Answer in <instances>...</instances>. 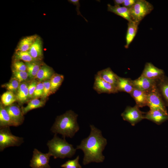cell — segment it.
<instances>
[{"mask_svg":"<svg viewBox=\"0 0 168 168\" xmlns=\"http://www.w3.org/2000/svg\"><path fill=\"white\" fill-rule=\"evenodd\" d=\"M90 126L91 131L89 135L82 140L76 148L81 149L84 152V165L91 162H103L105 156L102 152L107 143V140L103 137L101 131L93 125H90Z\"/></svg>","mask_w":168,"mask_h":168,"instance_id":"6da1fadb","label":"cell"},{"mask_svg":"<svg viewBox=\"0 0 168 168\" xmlns=\"http://www.w3.org/2000/svg\"><path fill=\"white\" fill-rule=\"evenodd\" d=\"M78 115L70 110L58 116L51 130L55 134H60L65 137H73L79 129L77 122Z\"/></svg>","mask_w":168,"mask_h":168,"instance_id":"7a4b0ae2","label":"cell"},{"mask_svg":"<svg viewBox=\"0 0 168 168\" xmlns=\"http://www.w3.org/2000/svg\"><path fill=\"white\" fill-rule=\"evenodd\" d=\"M48 152L54 159L71 158L75 153L76 149L67 142L65 139H62L55 134L53 138L47 143Z\"/></svg>","mask_w":168,"mask_h":168,"instance_id":"3957f363","label":"cell"},{"mask_svg":"<svg viewBox=\"0 0 168 168\" xmlns=\"http://www.w3.org/2000/svg\"><path fill=\"white\" fill-rule=\"evenodd\" d=\"M129 9L132 21L139 24L153 10L154 7L145 0H137L135 4Z\"/></svg>","mask_w":168,"mask_h":168,"instance_id":"277c9868","label":"cell"},{"mask_svg":"<svg viewBox=\"0 0 168 168\" xmlns=\"http://www.w3.org/2000/svg\"><path fill=\"white\" fill-rule=\"evenodd\" d=\"M24 142L22 137L16 136L12 134L9 127L0 128V151L2 152L5 148L10 147L19 146Z\"/></svg>","mask_w":168,"mask_h":168,"instance_id":"5b68a950","label":"cell"},{"mask_svg":"<svg viewBox=\"0 0 168 168\" xmlns=\"http://www.w3.org/2000/svg\"><path fill=\"white\" fill-rule=\"evenodd\" d=\"M147 106L150 109L159 110L168 113L161 95L157 86L147 91Z\"/></svg>","mask_w":168,"mask_h":168,"instance_id":"8992f818","label":"cell"},{"mask_svg":"<svg viewBox=\"0 0 168 168\" xmlns=\"http://www.w3.org/2000/svg\"><path fill=\"white\" fill-rule=\"evenodd\" d=\"M137 105L133 107L128 106L121 114L123 119L129 122L132 126L145 119V113L141 111Z\"/></svg>","mask_w":168,"mask_h":168,"instance_id":"52a82bcc","label":"cell"},{"mask_svg":"<svg viewBox=\"0 0 168 168\" xmlns=\"http://www.w3.org/2000/svg\"><path fill=\"white\" fill-rule=\"evenodd\" d=\"M51 156L48 152L44 153L34 149L30 166L32 168H51L49 162Z\"/></svg>","mask_w":168,"mask_h":168,"instance_id":"ba28073f","label":"cell"},{"mask_svg":"<svg viewBox=\"0 0 168 168\" xmlns=\"http://www.w3.org/2000/svg\"><path fill=\"white\" fill-rule=\"evenodd\" d=\"M93 89L98 94L118 92L116 87L104 81L97 74L95 77Z\"/></svg>","mask_w":168,"mask_h":168,"instance_id":"9c48e42d","label":"cell"},{"mask_svg":"<svg viewBox=\"0 0 168 168\" xmlns=\"http://www.w3.org/2000/svg\"><path fill=\"white\" fill-rule=\"evenodd\" d=\"M164 74L162 70L148 62L145 64L141 75L151 79L158 81L164 77Z\"/></svg>","mask_w":168,"mask_h":168,"instance_id":"30bf717a","label":"cell"},{"mask_svg":"<svg viewBox=\"0 0 168 168\" xmlns=\"http://www.w3.org/2000/svg\"><path fill=\"white\" fill-rule=\"evenodd\" d=\"M157 81L141 75L138 78L132 80V82L134 88L147 92L157 86Z\"/></svg>","mask_w":168,"mask_h":168,"instance_id":"8fae6325","label":"cell"},{"mask_svg":"<svg viewBox=\"0 0 168 168\" xmlns=\"http://www.w3.org/2000/svg\"><path fill=\"white\" fill-rule=\"evenodd\" d=\"M15 126L21 125L24 118L21 109L17 105L12 104L5 107Z\"/></svg>","mask_w":168,"mask_h":168,"instance_id":"7c38bea8","label":"cell"},{"mask_svg":"<svg viewBox=\"0 0 168 168\" xmlns=\"http://www.w3.org/2000/svg\"><path fill=\"white\" fill-rule=\"evenodd\" d=\"M145 119L150 120L159 125L168 120V114L156 109H150L145 114Z\"/></svg>","mask_w":168,"mask_h":168,"instance_id":"4fadbf2b","label":"cell"},{"mask_svg":"<svg viewBox=\"0 0 168 168\" xmlns=\"http://www.w3.org/2000/svg\"><path fill=\"white\" fill-rule=\"evenodd\" d=\"M135 100L136 105L139 107L147 105V92L134 88L130 94Z\"/></svg>","mask_w":168,"mask_h":168,"instance_id":"5bb4252c","label":"cell"},{"mask_svg":"<svg viewBox=\"0 0 168 168\" xmlns=\"http://www.w3.org/2000/svg\"><path fill=\"white\" fill-rule=\"evenodd\" d=\"M96 74L105 81L116 87L119 76L110 68L98 71Z\"/></svg>","mask_w":168,"mask_h":168,"instance_id":"9a60e30c","label":"cell"},{"mask_svg":"<svg viewBox=\"0 0 168 168\" xmlns=\"http://www.w3.org/2000/svg\"><path fill=\"white\" fill-rule=\"evenodd\" d=\"M108 11L118 15L128 21H132L129 9L124 6H113L109 4H107Z\"/></svg>","mask_w":168,"mask_h":168,"instance_id":"2e32d148","label":"cell"},{"mask_svg":"<svg viewBox=\"0 0 168 168\" xmlns=\"http://www.w3.org/2000/svg\"><path fill=\"white\" fill-rule=\"evenodd\" d=\"M116 88L118 91L124 92L130 94L134 87L131 79L119 76Z\"/></svg>","mask_w":168,"mask_h":168,"instance_id":"e0dca14e","label":"cell"},{"mask_svg":"<svg viewBox=\"0 0 168 168\" xmlns=\"http://www.w3.org/2000/svg\"><path fill=\"white\" fill-rule=\"evenodd\" d=\"M139 24L132 21L128 23V28L126 36V44L124 47L128 49L134 38L137 32Z\"/></svg>","mask_w":168,"mask_h":168,"instance_id":"ac0fdd59","label":"cell"},{"mask_svg":"<svg viewBox=\"0 0 168 168\" xmlns=\"http://www.w3.org/2000/svg\"><path fill=\"white\" fill-rule=\"evenodd\" d=\"M32 58L35 60L40 59L42 56V43L38 36L28 51Z\"/></svg>","mask_w":168,"mask_h":168,"instance_id":"d6986e66","label":"cell"},{"mask_svg":"<svg viewBox=\"0 0 168 168\" xmlns=\"http://www.w3.org/2000/svg\"><path fill=\"white\" fill-rule=\"evenodd\" d=\"M38 37L34 35L27 36L22 39L20 42L16 51H28Z\"/></svg>","mask_w":168,"mask_h":168,"instance_id":"ffe728a7","label":"cell"},{"mask_svg":"<svg viewBox=\"0 0 168 168\" xmlns=\"http://www.w3.org/2000/svg\"><path fill=\"white\" fill-rule=\"evenodd\" d=\"M15 126L5 107L2 105L0 106V128Z\"/></svg>","mask_w":168,"mask_h":168,"instance_id":"44dd1931","label":"cell"},{"mask_svg":"<svg viewBox=\"0 0 168 168\" xmlns=\"http://www.w3.org/2000/svg\"><path fill=\"white\" fill-rule=\"evenodd\" d=\"M54 71L49 67L44 65L40 67L36 77L40 81L49 80L54 75Z\"/></svg>","mask_w":168,"mask_h":168,"instance_id":"7402d4cb","label":"cell"},{"mask_svg":"<svg viewBox=\"0 0 168 168\" xmlns=\"http://www.w3.org/2000/svg\"><path fill=\"white\" fill-rule=\"evenodd\" d=\"M28 86L26 83L23 82L20 84L16 92L17 99L21 103L25 102L29 97Z\"/></svg>","mask_w":168,"mask_h":168,"instance_id":"603a6c76","label":"cell"},{"mask_svg":"<svg viewBox=\"0 0 168 168\" xmlns=\"http://www.w3.org/2000/svg\"><path fill=\"white\" fill-rule=\"evenodd\" d=\"M63 79V75L57 73L54 74L50 79L52 93H55L58 89Z\"/></svg>","mask_w":168,"mask_h":168,"instance_id":"cb8c5ba5","label":"cell"},{"mask_svg":"<svg viewBox=\"0 0 168 168\" xmlns=\"http://www.w3.org/2000/svg\"><path fill=\"white\" fill-rule=\"evenodd\" d=\"M44 104L43 101L35 98L29 102L26 107H22L21 110L23 114H25L30 110L43 106Z\"/></svg>","mask_w":168,"mask_h":168,"instance_id":"d4e9b609","label":"cell"},{"mask_svg":"<svg viewBox=\"0 0 168 168\" xmlns=\"http://www.w3.org/2000/svg\"><path fill=\"white\" fill-rule=\"evenodd\" d=\"M158 81L159 82H157V87L168 105V81L165 80L164 77Z\"/></svg>","mask_w":168,"mask_h":168,"instance_id":"484cf974","label":"cell"},{"mask_svg":"<svg viewBox=\"0 0 168 168\" xmlns=\"http://www.w3.org/2000/svg\"><path fill=\"white\" fill-rule=\"evenodd\" d=\"M1 100L3 105L6 107L12 104L17 100L16 95L13 92L9 91L2 95Z\"/></svg>","mask_w":168,"mask_h":168,"instance_id":"4316f807","label":"cell"},{"mask_svg":"<svg viewBox=\"0 0 168 168\" xmlns=\"http://www.w3.org/2000/svg\"><path fill=\"white\" fill-rule=\"evenodd\" d=\"M25 63L26 66V71L29 77L30 78L36 77L40 67V65L34 62H26Z\"/></svg>","mask_w":168,"mask_h":168,"instance_id":"83f0119b","label":"cell"},{"mask_svg":"<svg viewBox=\"0 0 168 168\" xmlns=\"http://www.w3.org/2000/svg\"><path fill=\"white\" fill-rule=\"evenodd\" d=\"M14 56L16 60H22L26 62H32L35 61L31 56L29 51H16Z\"/></svg>","mask_w":168,"mask_h":168,"instance_id":"f1b7e54d","label":"cell"},{"mask_svg":"<svg viewBox=\"0 0 168 168\" xmlns=\"http://www.w3.org/2000/svg\"><path fill=\"white\" fill-rule=\"evenodd\" d=\"M20 84V82L15 78H12L9 82L3 85L8 91L13 93L17 91Z\"/></svg>","mask_w":168,"mask_h":168,"instance_id":"f546056e","label":"cell"},{"mask_svg":"<svg viewBox=\"0 0 168 168\" xmlns=\"http://www.w3.org/2000/svg\"><path fill=\"white\" fill-rule=\"evenodd\" d=\"M79 156H78L74 160H68L65 163L62 164L61 167L63 168H82L79 162Z\"/></svg>","mask_w":168,"mask_h":168,"instance_id":"4dcf8cb0","label":"cell"},{"mask_svg":"<svg viewBox=\"0 0 168 168\" xmlns=\"http://www.w3.org/2000/svg\"><path fill=\"white\" fill-rule=\"evenodd\" d=\"M12 72L13 78L20 83L26 80L29 77L27 71H20L13 70Z\"/></svg>","mask_w":168,"mask_h":168,"instance_id":"1f68e13d","label":"cell"},{"mask_svg":"<svg viewBox=\"0 0 168 168\" xmlns=\"http://www.w3.org/2000/svg\"><path fill=\"white\" fill-rule=\"evenodd\" d=\"M44 85L43 82H40L37 83L35 91L33 97L36 98L42 97L43 93Z\"/></svg>","mask_w":168,"mask_h":168,"instance_id":"d6a6232c","label":"cell"},{"mask_svg":"<svg viewBox=\"0 0 168 168\" xmlns=\"http://www.w3.org/2000/svg\"><path fill=\"white\" fill-rule=\"evenodd\" d=\"M13 70L20 71H26L27 67L25 63L20 60H16L13 64Z\"/></svg>","mask_w":168,"mask_h":168,"instance_id":"836d02e7","label":"cell"},{"mask_svg":"<svg viewBox=\"0 0 168 168\" xmlns=\"http://www.w3.org/2000/svg\"><path fill=\"white\" fill-rule=\"evenodd\" d=\"M43 83L44 88L42 97L44 98H45L52 93L50 80L44 81Z\"/></svg>","mask_w":168,"mask_h":168,"instance_id":"e575fe53","label":"cell"},{"mask_svg":"<svg viewBox=\"0 0 168 168\" xmlns=\"http://www.w3.org/2000/svg\"><path fill=\"white\" fill-rule=\"evenodd\" d=\"M37 83L35 81H33L28 85L29 97V98L33 97Z\"/></svg>","mask_w":168,"mask_h":168,"instance_id":"d590c367","label":"cell"},{"mask_svg":"<svg viewBox=\"0 0 168 168\" xmlns=\"http://www.w3.org/2000/svg\"><path fill=\"white\" fill-rule=\"evenodd\" d=\"M70 3L73 4L76 6V10L78 15H81L83 18H84L85 20L87 21L86 19L81 14L79 11V7L80 6L79 0H70L68 1Z\"/></svg>","mask_w":168,"mask_h":168,"instance_id":"8d00e7d4","label":"cell"},{"mask_svg":"<svg viewBox=\"0 0 168 168\" xmlns=\"http://www.w3.org/2000/svg\"><path fill=\"white\" fill-rule=\"evenodd\" d=\"M137 0H124L123 6L130 8L135 3Z\"/></svg>","mask_w":168,"mask_h":168,"instance_id":"74e56055","label":"cell"},{"mask_svg":"<svg viewBox=\"0 0 168 168\" xmlns=\"http://www.w3.org/2000/svg\"><path fill=\"white\" fill-rule=\"evenodd\" d=\"M124 0H114V2L115 6H120L121 5H123Z\"/></svg>","mask_w":168,"mask_h":168,"instance_id":"f35d334b","label":"cell"}]
</instances>
